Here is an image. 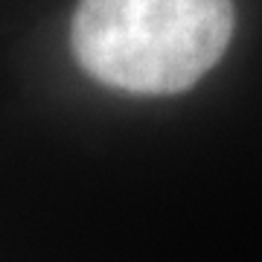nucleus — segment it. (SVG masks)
Wrapping results in <instances>:
<instances>
[{
  "label": "nucleus",
  "instance_id": "nucleus-1",
  "mask_svg": "<svg viewBox=\"0 0 262 262\" xmlns=\"http://www.w3.org/2000/svg\"><path fill=\"white\" fill-rule=\"evenodd\" d=\"M230 0H79L70 47L88 76L125 94H181L225 56Z\"/></svg>",
  "mask_w": 262,
  "mask_h": 262
}]
</instances>
